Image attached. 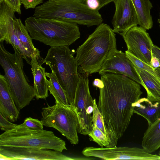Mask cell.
<instances>
[{
  "instance_id": "obj_15",
  "label": "cell",
  "mask_w": 160,
  "mask_h": 160,
  "mask_svg": "<svg viewBox=\"0 0 160 160\" xmlns=\"http://www.w3.org/2000/svg\"><path fill=\"white\" fill-rule=\"evenodd\" d=\"M115 10L112 23L115 33L121 36L138 25V16L132 0H114Z\"/></svg>"
},
{
  "instance_id": "obj_8",
  "label": "cell",
  "mask_w": 160,
  "mask_h": 160,
  "mask_svg": "<svg viewBox=\"0 0 160 160\" xmlns=\"http://www.w3.org/2000/svg\"><path fill=\"white\" fill-rule=\"evenodd\" d=\"M42 109L41 121L44 126L58 130L72 144L78 143V121L73 107L56 102Z\"/></svg>"
},
{
  "instance_id": "obj_6",
  "label": "cell",
  "mask_w": 160,
  "mask_h": 160,
  "mask_svg": "<svg viewBox=\"0 0 160 160\" xmlns=\"http://www.w3.org/2000/svg\"><path fill=\"white\" fill-rule=\"evenodd\" d=\"M42 63L48 65L55 74L69 105L73 106L79 75L75 57L68 46L51 47Z\"/></svg>"
},
{
  "instance_id": "obj_31",
  "label": "cell",
  "mask_w": 160,
  "mask_h": 160,
  "mask_svg": "<svg viewBox=\"0 0 160 160\" xmlns=\"http://www.w3.org/2000/svg\"><path fill=\"white\" fill-rule=\"evenodd\" d=\"M25 9L35 8L37 6L43 2V0H21Z\"/></svg>"
},
{
  "instance_id": "obj_12",
  "label": "cell",
  "mask_w": 160,
  "mask_h": 160,
  "mask_svg": "<svg viewBox=\"0 0 160 160\" xmlns=\"http://www.w3.org/2000/svg\"><path fill=\"white\" fill-rule=\"evenodd\" d=\"M146 30L141 27L136 26L129 29L122 36L126 43L127 50L149 65L153 43Z\"/></svg>"
},
{
  "instance_id": "obj_13",
  "label": "cell",
  "mask_w": 160,
  "mask_h": 160,
  "mask_svg": "<svg viewBox=\"0 0 160 160\" xmlns=\"http://www.w3.org/2000/svg\"><path fill=\"white\" fill-rule=\"evenodd\" d=\"M15 12L4 0H0V42L5 41L11 44L14 52L22 57L30 65L14 25L13 19L16 17Z\"/></svg>"
},
{
  "instance_id": "obj_28",
  "label": "cell",
  "mask_w": 160,
  "mask_h": 160,
  "mask_svg": "<svg viewBox=\"0 0 160 160\" xmlns=\"http://www.w3.org/2000/svg\"><path fill=\"white\" fill-rule=\"evenodd\" d=\"M22 124L27 128L32 130H43V125L41 121L30 117L25 118Z\"/></svg>"
},
{
  "instance_id": "obj_4",
  "label": "cell",
  "mask_w": 160,
  "mask_h": 160,
  "mask_svg": "<svg viewBox=\"0 0 160 160\" xmlns=\"http://www.w3.org/2000/svg\"><path fill=\"white\" fill-rule=\"evenodd\" d=\"M25 26L32 39L51 47L69 46L79 39L77 24L58 20L30 17Z\"/></svg>"
},
{
  "instance_id": "obj_19",
  "label": "cell",
  "mask_w": 160,
  "mask_h": 160,
  "mask_svg": "<svg viewBox=\"0 0 160 160\" xmlns=\"http://www.w3.org/2000/svg\"><path fill=\"white\" fill-rule=\"evenodd\" d=\"M13 22L19 40L26 51L28 58L31 59L35 58L38 60L42 61L43 59L40 56V52L34 45L32 39L21 19L15 17L13 19Z\"/></svg>"
},
{
  "instance_id": "obj_5",
  "label": "cell",
  "mask_w": 160,
  "mask_h": 160,
  "mask_svg": "<svg viewBox=\"0 0 160 160\" xmlns=\"http://www.w3.org/2000/svg\"><path fill=\"white\" fill-rule=\"evenodd\" d=\"M23 58L12 54L0 42V64L3 69L10 92L18 110L29 105L35 97L34 87L28 82L23 70Z\"/></svg>"
},
{
  "instance_id": "obj_18",
  "label": "cell",
  "mask_w": 160,
  "mask_h": 160,
  "mask_svg": "<svg viewBox=\"0 0 160 160\" xmlns=\"http://www.w3.org/2000/svg\"><path fill=\"white\" fill-rule=\"evenodd\" d=\"M134 113L140 115L147 120L148 126L160 118V102H151L147 98H139L134 103Z\"/></svg>"
},
{
  "instance_id": "obj_26",
  "label": "cell",
  "mask_w": 160,
  "mask_h": 160,
  "mask_svg": "<svg viewBox=\"0 0 160 160\" xmlns=\"http://www.w3.org/2000/svg\"><path fill=\"white\" fill-rule=\"evenodd\" d=\"M125 53L135 66L148 71L156 76L154 71V68L139 59L128 50L125 51Z\"/></svg>"
},
{
  "instance_id": "obj_36",
  "label": "cell",
  "mask_w": 160,
  "mask_h": 160,
  "mask_svg": "<svg viewBox=\"0 0 160 160\" xmlns=\"http://www.w3.org/2000/svg\"><path fill=\"white\" fill-rule=\"evenodd\" d=\"M157 22L159 24V27L160 28V12L159 13V17L158 19Z\"/></svg>"
},
{
  "instance_id": "obj_16",
  "label": "cell",
  "mask_w": 160,
  "mask_h": 160,
  "mask_svg": "<svg viewBox=\"0 0 160 160\" xmlns=\"http://www.w3.org/2000/svg\"><path fill=\"white\" fill-rule=\"evenodd\" d=\"M19 113L11 94L5 77L0 74V113L11 122H14L17 120Z\"/></svg>"
},
{
  "instance_id": "obj_25",
  "label": "cell",
  "mask_w": 160,
  "mask_h": 160,
  "mask_svg": "<svg viewBox=\"0 0 160 160\" xmlns=\"http://www.w3.org/2000/svg\"><path fill=\"white\" fill-rule=\"evenodd\" d=\"M93 110L92 116V122L104 134L110 138L103 116L99 110L95 99L93 100Z\"/></svg>"
},
{
  "instance_id": "obj_9",
  "label": "cell",
  "mask_w": 160,
  "mask_h": 160,
  "mask_svg": "<svg viewBox=\"0 0 160 160\" xmlns=\"http://www.w3.org/2000/svg\"><path fill=\"white\" fill-rule=\"evenodd\" d=\"M88 75V73L85 72L79 75L72 106L75 109L78 119V132L84 135H88L92 130L91 114L93 110V99L89 89Z\"/></svg>"
},
{
  "instance_id": "obj_17",
  "label": "cell",
  "mask_w": 160,
  "mask_h": 160,
  "mask_svg": "<svg viewBox=\"0 0 160 160\" xmlns=\"http://www.w3.org/2000/svg\"><path fill=\"white\" fill-rule=\"evenodd\" d=\"M30 62L33 78L35 97L37 100L46 99L48 96L49 90L45 68L42 67L35 58H31Z\"/></svg>"
},
{
  "instance_id": "obj_23",
  "label": "cell",
  "mask_w": 160,
  "mask_h": 160,
  "mask_svg": "<svg viewBox=\"0 0 160 160\" xmlns=\"http://www.w3.org/2000/svg\"><path fill=\"white\" fill-rule=\"evenodd\" d=\"M48 80V90L52 95L56 102L65 105H69L64 91L59 83L55 73L53 71L51 73L46 72Z\"/></svg>"
},
{
  "instance_id": "obj_35",
  "label": "cell",
  "mask_w": 160,
  "mask_h": 160,
  "mask_svg": "<svg viewBox=\"0 0 160 160\" xmlns=\"http://www.w3.org/2000/svg\"><path fill=\"white\" fill-rule=\"evenodd\" d=\"M155 76L160 80V67L155 68L154 69Z\"/></svg>"
},
{
  "instance_id": "obj_33",
  "label": "cell",
  "mask_w": 160,
  "mask_h": 160,
  "mask_svg": "<svg viewBox=\"0 0 160 160\" xmlns=\"http://www.w3.org/2000/svg\"><path fill=\"white\" fill-rule=\"evenodd\" d=\"M152 51V54L158 58L160 61V48L153 44Z\"/></svg>"
},
{
  "instance_id": "obj_3",
  "label": "cell",
  "mask_w": 160,
  "mask_h": 160,
  "mask_svg": "<svg viewBox=\"0 0 160 160\" xmlns=\"http://www.w3.org/2000/svg\"><path fill=\"white\" fill-rule=\"evenodd\" d=\"M33 16L51 18L90 27L103 21L99 11L81 0H48L35 8Z\"/></svg>"
},
{
  "instance_id": "obj_20",
  "label": "cell",
  "mask_w": 160,
  "mask_h": 160,
  "mask_svg": "<svg viewBox=\"0 0 160 160\" xmlns=\"http://www.w3.org/2000/svg\"><path fill=\"white\" fill-rule=\"evenodd\" d=\"M134 67L144 84L147 98L153 102H160V80L148 71Z\"/></svg>"
},
{
  "instance_id": "obj_34",
  "label": "cell",
  "mask_w": 160,
  "mask_h": 160,
  "mask_svg": "<svg viewBox=\"0 0 160 160\" xmlns=\"http://www.w3.org/2000/svg\"><path fill=\"white\" fill-rule=\"evenodd\" d=\"M92 85L98 88H103L104 86L103 82L102 80L96 78L92 82Z\"/></svg>"
},
{
  "instance_id": "obj_37",
  "label": "cell",
  "mask_w": 160,
  "mask_h": 160,
  "mask_svg": "<svg viewBox=\"0 0 160 160\" xmlns=\"http://www.w3.org/2000/svg\"><path fill=\"white\" fill-rule=\"evenodd\" d=\"M158 155L160 156V149H159V152H158Z\"/></svg>"
},
{
  "instance_id": "obj_11",
  "label": "cell",
  "mask_w": 160,
  "mask_h": 160,
  "mask_svg": "<svg viewBox=\"0 0 160 160\" xmlns=\"http://www.w3.org/2000/svg\"><path fill=\"white\" fill-rule=\"evenodd\" d=\"M0 160H80L66 156L59 151L38 148L0 146Z\"/></svg>"
},
{
  "instance_id": "obj_21",
  "label": "cell",
  "mask_w": 160,
  "mask_h": 160,
  "mask_svg": "<svg viewBox=\"0 0 160 160\" xmlns=\"http://www.w3.org/2000/svg\"><path fill=\"white\" fill-rule=\"evenodd\" d=\"M142 146L150 153L160 148V118L148 126L142 138Z\"/></svg>"
},
{
  "instance_id": "obj_22",
  "label": "cell",
  "mask_w": 160,
  "mask_h": 160,
  "mask_svg": "<svg viewBox=\"0 0 160 160\" xmlns=\"http://www.w3.org/2000/svg\"><path fill=\"white\" fill-rule=\"evenodd\" d=\"M136 9L138 25L146 29L149 30L153 25L151 10L153 8L150 0H132Z\"/></svg>"
},
{
  "instance_id": "obj_10",
  "label": "cell",
  "mask_w": 160,
  "mask_h": 160,
  "mask_svg": "<svg viewBox=\"0 0 160 160\" xmlns=\"http://www.w3.org/2000/svg\"><path fill=\"white\" fill-rule=\"evenodd\" d=\"M82 153L87 157H95L103 160L135 159L160 160V156L148 152L142 148L128 147L104 148L87 147Z\"/></svg>"
},
{
  "instance_id": "obj_30",
  "label": "cell",
  "mask_w": 160,
  "mask_h": 160,
  "mask_svg": "<svg viewBox=\"0 0 160 160\" xmlns=\"http://www.w3.org/2000/svg\"><path fill=\"white\" fill-rule=\"evenodd\" d=\"M5 3L12 9L19 14H21V0H4Z\"/></svg>"
},
{
  "instance_id": "obj_27",
  "label": "cell",
  "mask_w": 160,
  "mask_h": 160,
  "mask_svg": "<svg viewBox=\"0 0 160 160\" xmlns=\"http://www.w3.org/2000/svg\"><path fill=\"white\" fill-rule=\"evenodd\" d=\"M91 9L99 11L114 0H81Z\"/></svg>"
},
{
  "instance_id": "obj_32",
  "label": "cell",
  "mask_w": 160,
  "mask_h": 160,
  "mask_svg": "<svg viewBox=\"0 0 160 160\" xmlns=\"http://www.w3.org/2000/svg\"><path fill=\"white\" fill-rule=\"evenodd\" d=\"M149 65L155 68L160 67V61L159 59L153 54Z\"/></svg>"
},
{
  "instance_id": "obj_24",
  "label": "cell",
  "mask_w": 160,
  "mask_h": 160,
  "mask_svg": "<svg viewBox=\"0 0 160 160\" xmlns=\"http://www.w3.org/2000/svg\"><path fill=\"white\" fill-rule=\"evenodd\" d=\"M92 130L88 135L91 140L102 147H111V141L109 138L104 134L96 125L92 123Z\"/></svg>"
},
{
  "instance_id": "obj_7",
  "label": "cell",
  "mask_w": 160,
  "mask_h": 160,
  "mask_svg": "<svg viewBox=\"0 0 160 160\" xmlns=\"http://www.w3.org/2000/svg\"><path fill=\"white\" fill-rule=\"evenodd\" d=\"M0 146L48 149L61 152L67 150L65 141L52 132L29 129L22 123L0 135Z\"/></svg>"
},
{
  "instance_id": "obj_29",
  "label": "cell",
  "mask_w": 160,
  "mask_h": 160,
  "mask_svg": "<svg viewBox=\"0 0 160 160\" xmlns=\"http://www.w3.org/2000/svg\"><path fill=\"white\" fill-rule=\"evenodd\" d=\"M17 125V124L11 122L0 113V128L2 130L5 132L11 130L14 128Z\"/></svg>"
},
{
  "instance_id": "obj_2",
  "label": "cell",
  "mask_w": 160,
  "mask_h": 160,
  "mask_svg": "<svg viewBox=\"0 0 160 160\" xmlns=\"http://www.w3.org/2000/svg\"><path fill=\"white\" fill-rule=\"evenodd\" d=\"M116 35L109 25L102 23L77 49L75 58L82 71L99 72L108 55L116 49Z\"/></svg>"
},
{
  "instance_id": "obj_1",
  "label": "cell",
  "mask_w": 160,
  "mask_h": 160,
  "mask_svg": "<svg viewBox=\"0 0 160 160\" xmlns=\"http://www.w3.org/2000/svg\"><path fill=\"white\" fill-rule=\"evenodd\" d=\"M101 78L104 86L99 88L97 106L104 119L111 147H116L130 123L133 105L142 92L139 83L125 75L106 73Z\"/></svg>"
},
{
  "instance_id": "obj_14",
  "label": "cell",
  "mask_w": 160,
  "mask_h": 160,
  "mask_svg": "<svg viewBox=\"0 0 160 160\" xmlns=\"http://www.w3.org/2000/svg\"><path fill=\"white\" fill-rule=\"evenodd\" d=\"M98 72L101 75L106 73L123 75L141 85L144 88L145 86L134 65L126 53L117 49L108 55Z\"/></svg>"
}]
</instances>
